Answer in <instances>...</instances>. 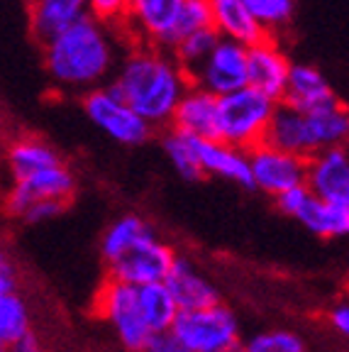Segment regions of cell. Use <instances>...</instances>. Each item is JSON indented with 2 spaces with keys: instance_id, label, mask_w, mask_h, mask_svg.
Returning a JSON list of instances; mask_svg holds the SVG:
<instances>
[{
  "instance_id": "1",
  "label": "cell",
  "mask_w": 349,
  "mask_h": 352,
  "mask_svg": "<svg viewBox=\"0 0 349 352\" xmlns=\"http://www.w3.org/2000/svg\"><path fill=\"white\" fill-rule=\"evenodd\" d=\"M122 42H127V37L120 28L86 15L42 44L44 69L54 86L88 94L115 76L125 56Z\"/></svg>"
},
{
  "instance_id": "2",
  "label": "cell",
  "mask_w": 349,
  "mask_h": 352,
  "mask_svg": "<svg viewBox=\"0 0 349 352\" xmlns=\"http://www.w3.org/2000/svg\"><path fill=\"white\" fill-rule=\"evenodd\" d=\"M110 86L154 130L169 127L176 105L191 83L166 50L130 44Z\"/></svg>"
},
{
  "instance_id": "3",
  "label": "cell",
  "mask_w": 349,
  "mask_h": 352,
  "mask_svg": "<svg viewBox=\"0 0 349 352\" xmlns=\"http://www.w3.org/2000/svg\"><path fill=\"white\" fill-rule=\"evenodd\" d=\"M349 138V113L342 100L317 110H295L276 103L264 142L281 152L311 160L313 154L333 147H344Z\"/></svg>"
},
{
  "instance_id": "4",
  "label": "cell",
  "mask_w": 349,
  "mask_h": 352,
  "mask_svg": "<svg viewBox=\"0 0 349 352\" xmlns=\"http://www.w3.org/2000/svg\"><path fill=\"white\" fill-rule=\"evenodd\" d=\"M276 103L254 88L245 86L218 98L215 140L249 152L264 142Z\"/></svg>"
},
{
  "instance_id": "5",
  "label": "cell",
  "mask_w": 349,
  "mask_h": 352,
  "mask_svg": "<svg viewBox=\"0 0 349 352\" xmlns=\"http://www.w3.org/2000/svg\"><path fill=\"white\" fill-rule=\"evenodd\" d=\"M166 338L185 352H232L240 347V320L223 303L179 311Z\"/></svg>"
},
{
  "instance_id": "6",
  "label": "cell",
  "mask_w": 349,
  "mask_h": 352,
  "mask_svg": "<svg viewBox=\"0 0 349 352\" xmlns=\"http://www.w3.org/2000/svg\"><path fill=\"white\" fill-rule=\"evenodd\" d=\"M93 311L115 330V336L127 352H144L157 340L147 330L142 314H139L137 286L122 284V281H115L108 276L95 294Z\"/></svg>"
},
{
  "instance_id": "7",
  "label": "cell",
  "mask_w": 349,
  "mask_h": 352,
  "mask_svg": "<svg viewBox=\"0 0 349 352\" xmlns=\"http://www.w3.org/2000/svg\"><path fill=\"white\" fill-rule=\"evenodd\" d=\"M83 110L93 125L120 144H142L152 135V127L117 96L110 83L83 94Z\"/></svg>"
},
{
  "instance_id": "8",
  "label": "cell",
  "mask_w": 349,
  "mask_h": 352,
  "mask_svg": "<svg viewBox=\"0 0 349 352\" xmlns=\"http://www.w3.org/2000/svg\"><path fill=\"white\" fill-rule=\"evenodd\" d=\"M174 259V248L166 245L161 237L154 235V230H149L122 257H117L113 264H108V276L130 286L161 284L166 279V274H169Z\"/></svg>"
},
{
  "instance_id": "9",
  "label": "cell",
  "mask_w": 349,
  "mask_h": 352,
  "mask_svg": "<svg viewBox=\"0 0 349 352\" xmlns=\"http://www.w3.org/2000/svg\"><path fill=\"white\" fill-rule=\"evenodd\" d=\"M249 160L251 188L271 198L284 196L286 191L306 186V160L295 154L281 152L271 144L262 142L247 152Z\"/></svg>"
},
{
  "instance_id": "10",
  "label": "cell",
  "mask_w": 349,
  "mask_h": 352,
  "mask_svg": "<svg viewBox=\"0 0 349 352\" xmlns=\"http://www.w3.org/2000/svg\"><path fill=\"white\" fill-rule=\"evenodd\" d=\"M188 83L220 98L247 86V47L218 39L203 64L188 76Z\"/></svg>"
},
{
  "instance_id": "11",
  "label": "cell",
  "mask_w": 349,
  "mask_h": 352,
  "mask_svg": "<svg viewBox=\"0 0 349 352\" xmlns=\"http://www.w3.org/2000/svg\"><path fill=\"white\" fill-rule=\"evenodd\" d=\"M276 206L281 213L295 218L303 228L317 237L333 240V237H344L349 232V206L325 204L315 198L306 186L291 188L284 196L276 198Z\"/></svg>"
},
{
  "instance_id": "12",
  "label": "cell",
  "mask_w": 349,
  "mask_h": 352,
  "mask_svg": "<svg viewBox=\"0 0 349 352\" xmlns=\"http://www.w3.org/2000/svg\"><path fill=\"white\" fill-rule=\"evenodd\" d=\"M183 0H130L120 30L130 44L166 50Z\"/></svg>"
},
{
  "instance_id": "13",
  "label": "cell",
  "mask_w": 349,
  "mask_h": 352,
  "mask_svg": "<svg viewBox=\"0 0 349 352\" xmlns=\"http://www.w3.org/2000/svg\"><path fill=\"white\" fill-rule=\"evenodd\" d=\"M76 191V179H74L71 169L61 162L49 169H42L37 174L27 176V179H20V182H10L5 196V208L10 215L22 218V213L34 204H42V201H61V204H69Z\"/></svg>"
},
{
  "instance_id": "14",
  "label": "cell",
  "mask_w": 349,
  "mask_h": 352,
  "mask_svg": "<svg viewBox=\"0 0 349 352\" xmlns=\"http://www.w3.org/2000/svg\"><path fill=\"white\" fill-rule=\"evenodd\" d=\"M291 61L278 47L276 34H269L259 44L247 47V86L271 98L273 103L284 100L286 81H289Z\"/></svg>"
},
{
  "instance_id": "15",
  "label": "cell",
  "mask_w": 349,
  "mask_h": 352,
  "mask_svg": "<svg viewBox=\"0 0 349 352\" xmlns=\"http://www.w3.org/2000/svg\"><path fill=\"white\" fill-rule=\"evenodd\" d=\"M306 188L325 204L349 206V154L333 147L306 160Z\"/></svg>"
},
{
  "instance_id": "16",
  "label": "cell",
  "mask_w": 349,
  "mask_h": 352,
  "mask_svg": "<svg viewBox=\"0 0 349 352\" xmlns=\"http://www.w3.org/2000/svg\"><path fill=\"white\" fill-rule=\"evenodd\" d=\"M164 286L169 289L179 311H196V308L220 303V294L213 286V281L207 279L191 259L179 257V254H176L169 274H166Z\"/></svg>"
},
{
  "instance_id": "17",
  "label": "cell",
  "mask_w": 349,
  "mask_h": 352,
  "mask_svg": "<svg viewBox=\"0 0 349 352\" xmlns=\"http://www.w3.org/2000/svg\"><path fill=\"white\" fill-rule=\"evenodd\" d=\"M215 120H218V98L203 88L188 86L176 105L169 127L188 138L215 140Z\"/></svg>"
},
{
  "instance_id": "18",
  "label": "cell",
  "mask_w": 349,
  "mask_h": 352,
  "mask_svg": "<svg viewBox=\"0 0 349 352\" xmlns=\"http://www.w3.org/2000/svg\"><path fill=\"white\" fill-rule=\"evenodd\" d=\"M196 154L203 176H218V179H225V182L251 188L247 152H242L237 147H229V144L220 142V140L196 138Z\"/></svg>"
},
{
  "instance_id": "19",
  "label": "cell",
  "mask_w": 349,
  "mask_h": 352,
  "mask_svg": "<svg viewBox=\"0 0 349 352\" xmlns=\"http://www.w3.org/2000/svg\"><path fill=\"white\" fill-rule=\"evenodd\" d=\"M337 96L330 88V83L325 81L320 72L311 64H291L289 81H286L284 100L281 103L291 105L295 110H317L325 108L330 103H337Z\"/></svg>"
},
{
  "instance_id": "20",
  "label": "cell",
  "mask_w": 349,
  "mask_h": 352,
  "mask_svg": "<svg viewBox=\"0 0 349 352\" xmlns=\"http://www.w3.org/2000/svg\"><path fill=\"white\" fill-rule=\"evenodd\" d=\"M207 6H210V25L220 39L251 47L269 37L257 22L251 20L242 0H207Z\"/></svg>"
},
{
  "instance_id": "21",
  "label": "cell",
  "mask_w": 349,
  "mask_h": 352,
  "mask_svg": "<svg viewBox=\"0 0 349 352\" xmlns=\"http://www.w3.org/2000/svg\"><path fill=\"white\" fill-rule=\"evenodd\" d=\"M86 15H91L88 0H32L30 30H32V37L44 44Z\"/></svg>"
},
{
  "instance_id": "22",
  "label": "cell",
  "mask_w": 349,
  "mask_h": 352,
  "mask_svg": "<svg viewBox=\"0 0 349 352\" xmlns=\"http://www.w3.org/2000/svg\"><path fill=\"white\" fill-rule=\"evenodd\" d=\"M61 157L49 142H44L42 138L34 135H22L15 138L5 149V166L10 174V182H20L27 176L37 174L42 169L61 164Z\"/></svg>"
},
{
  "instance_id": "23",
  "label": "cell",
  "mask_w": 349,
  "mask_h": 352,
  "mask_svg": "<svg viewBox=\"0 0 349 352\" xmlns=\"http://www.w3.org/2000/svg\"><path fill=\"white\" fill-rule=\"evenodd\" d=\"M137 303H139V314L147 325V330L154 338H166L171 330V323L179 316V306L171 298L169 289L161 284H144L137 286Z\"/></svg>"
},
{
  "instance_id": "24",
  "label": "cell",
  "mask_w": 349,
  "mask_h": 352,
  "mask_svg": "<svg viewBox=\"0 0 349 352\" xmlns=\"http://www.w3.org/2000/svg\"><path fill=\"white\" fill-rule=\"evenodd\" d=\"M27 338H32V318L27 303L15 292L0 294V342L12 350Z\"/></svg>"
},
{
  "instance_id": "25",
  "label": "cell",
  "mask_w": 349,
  "mask_h": 352,
  "mask_svg": "<svg viewBox=\"0 0 349 352\" xmlns=\"http://www.w3.org/2000/svg\"><path fill=\"white\" fill-rule=\"evenodd\" d=\"M152 228L147 226V220L139 215H122L105 230L103 242H100V252H103L105 264H113L117 257L127 252L137 240H142Z\"/></svg>"
},
{
  "instance_id": "26",
  "label": "cell",
  "mask_w": 349,
  "mask_h": 352,
  "mask_svg": "<svg viewBox=\"0 0 349 352\" xmlns=\"http://www.w3.org/2000/svg\"><path fill=\"white\" fill-rule=\"evenodd\" d=\"M164 152L181 179H185V182H201L203 171L201 164H198L196 138H188L183 132H176L169 127L164 138Z\"/></svg>"
},
{
  "instance_id": "27",
  "label": "cell",
  "mask_w": 349,
  "mask_h": 352,
  "mask_svg": "<svg viewBox=\"0 0 349 352\" xmlns=\"http://www.w3.org/2000/svg\"><path fill=\"white\" fill-rule=\"evenodd\" d=\"M218 39L220 37L215 34V30H201V32H193L181 39V42H176L174 47L166 52L174 56V61L183 69L185 76H191L198 66L203 64V59L210 54V50L215 47Z\"/></svg>"
},
{
  "instance_id": "28",
  "label": "cell",
  "mask_w": 349,
  "mask_h": 352,
  "mask_svg": "<svg viewBox=\"0 0 349 352\" xmlns=\"http://www.w3.org/2000/svg\"><path fill=\"white\" fill-rule=\"evenodd\" d=\"M251 20L267 34H273L293 17V0H242Z\"/></svg>"
},
{
  "instance_id": "29",
  "label": "cell",
  "mask_w": 349,
  "mask_h": 352,
  "mask_svg": "<svg viewBox=\"0 0 349 352\" xmlns=\"http://www.w3.org/2000/svg\"><path fill=\"white\" fill-rule=\"evenodd\" d=\"M201 30H213L207 0H183V3H181L179 17H176V25H174V30H171L169 47H166V50H171L176 42H181V39L193 32H201Z\"/></svg>"
},
{
  "instance_id": "30",
  "label": "cell",
  "mask_w": 349,
  "mask_h": 352,
  "mask_svg": "<svg viewBox=\"0 0 349 352\" xmlns=\"http://www.w3.org/2000/svg\"><path fill=\"white\" fill-rule=\"evenodd\" d=\"M245 352H308L306 340L293 333V330L286 328H271L264 330L259 336L249 338V340L242 345Z\"/></svg>"
},
{
  "instance_id": "31",
  "label": "cell",
  "mask_w": 349,
  "mask_h": 352,
  "mask_svg": "<svg viewBox=\"0 0 349 352\" xmlns=\"http://www.w3.org/2000/svg\"><path fill=\"white\" fill-rule=\"evenodd\" d=\"M127 3L130 0H88V12H91V17L105 22V25L120 28L122 20H125Z\"/></svg>"
},
{
  "instance_id": "32",
  "label": "cell",
  "mask_w": 349,
  "mask_h": 352,
  "mask_svg": "<svg viewBox=\"0 0 349 352\" xmlns=\"http://www.w3.org/2000/svg\"><path fill=\"white\" fill-rule=\"evenodd\" d=\"M66 206L69 204H61V201H42V204L30 206V208L22 213V220H27V223H44V220H52L64 213Z\"/></svg>"
},
{
  "instance_id": "33",
  "label": "cell",
  "mask_w": 349,
  "mask_h": 352,
  "mask_svg": "<svg viewBox=\"0 0 349 352\" xmlns=\"http://www.w3.org/2000/svg\"><path fill=\"white\" fill-rule=\"evenodd\" d=\"M328 323L335 333L339 336H347L349 333V306L347 303H335L328 311Z\"/></svg>"
},
{
  "instance_id": "34",
  "label": "cell",
  "mask_w": 349,
  "mask_h": 352,
  "mask_svg": "<svg viewBox=\"0 0 349 352\" xmlns=\"http://www.w3.org/2000/svg\"><path fill=\"white\" fill-rule=\"evenodd\" d=\"M15 267L10 259L0 252V294H12L15 292Z\"/></svg>"
},
{
  "instance_id": "35",
  "label": "cell",
  "mask_w": 349,
  "mask_h": 352,
  "mask_svg": "<svg viewBox=\"0 0 349 352\" xmlns=\"http://www.w3.org/2000/svg\"><path fill=\"white\" fill-rule=\"evenodd\" d=\"M144 352H185V350H181V347L176 345V342H171L169 338H159V340H154Z\"/></svg>"
},
{
  "instance_id": "36",
  "label": "cell",
  "mask_w": 349,
  "mask_h": 352,
  "mask_svg": "<svg viewBox=\"0 0 349 352\" xmlns=\"http://www.w3.org/2000/svg\"><path fill=\"white\" fill-rule=\"evenodd\" d=\"M10 352H42L39 350V345H37V340L34 338H27V340H22L20 345H15Z\"/></svg>"
},
{
  "instance_id": "37",
  "label": "cell",
  "mask_w": 349,
  "mask_h": 352,
  "mask_svg": "<svg viewBox=\"0 0 349 352\" xmlns=\"http://www.w3.org/2000/svg\"><path fill=\"white\" fill-rule=\"evenodd\" d=\"M0 352H10V347H5L3 342H0Z\"/></svg>"
},
{
  "instance_id": "38",
  "label": "cell",
  "mask_w": 349,
  "mask_h": 352,
  "mask_svg": "<svg viewBox=\"0 0 349 352\" xmlns=\"http://www.w3.org/2000/svg\"><path fill=\"white\" fill-rule=\"evenodd\" d=\"M232 352H245V350H242V345H240V347H237V350H232Z\"/></svg>"
},
{
  "instance_id": "39",
  "label": "cell",
  "mask_w": 349,
  "mask_h": 352,
  "mask_svg": "<svg viewBox=\"0 0 349 352\" xmlns=\"http://www.w3.org/2000/svg\"><path fill=\"white\" fill-rule=\"evenodd\" d=\"M27 3H32V0H27Z\"/></svg>"
}]
</instances>
